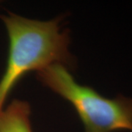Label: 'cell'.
<instances>
[{
  "label": "cell",
  "mask_w": 132,
  "mask_h": 132,
  "mask_svg": "<svg viewBox=\"0 0 132 132\" xmlns=\"http://www.w3.org/2000/svg\"><path fill=\"white\" fill-rule=\"evenodd\" d=\"M38 80L75 109L85 132H132V99L118 95L108 98L76 81L65 66L53 64L38 71Z\"/></svg>",
  "instance_id": "7a4b0ae2"
},
{
  "label": "cell",
  "mask_w": 132,
  "mask_h": 132,
  "mask_svg": "<svg viewBox=\"0 0 132 132\" xmlns=\"http://www.w3.org/2000/svg\"><path fill=\"white\" fill-rule=\"evenodd\" d=\"M28 102L13 100L7 108L0 112V132H33Z\"/></svg>",
  "instance_id": "3957f363"
},
{
  "label": "cell",
  "mask_w": 132,
  "mask_h": 132,
  "mask_svg": "<svg viewBox=\"0 0 132 132\" xmlns=\"http://www.w3.org/2000/svg\"><path fill=\"white\" fill-rule=\"evenodd\" d=\"M8 38L7 65L0 79V112L15 86L29 71H40L53 64L73 68L68 51L69 33L60 30V19L38 21L8 12L0 15Z\"/></svg>",
  "instance_id": "6da1fadb"
}]
</instances>
